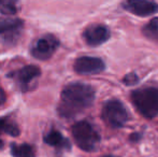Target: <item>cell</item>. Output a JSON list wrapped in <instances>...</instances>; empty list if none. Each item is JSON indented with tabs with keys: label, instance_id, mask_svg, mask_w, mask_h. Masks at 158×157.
Returning <instances> with one entry per match:
<instances>
[{
	"label": "cell",
	"instance_id": "6da1fadb",
	"mask_svg": "<svg viewBox=\"0 0 158 157\" xmlns=\"http://www.w3.org/2000/svg\"><path fill=\"white\" fill-rule=\"evenodd\" d=\"M95 89L88 84L70 83L61 92L59 115L64 118H72L94 103Z\"/></svg>",
	"mask_w": 158,
	"mask_h": 157
},
{
	"label": "cell",
	"instance_id": "7a4b0ae2",
	"mask_svg": "<svg viewBox=\"0 0 158 157\" xmlns=\"http://www.w3.org/2000/svg\"><path fill=\"white\" fill-rule=\"evenodd\" d=\"M131 101L141 115L154 118L158 115V87L146 86L131 93Z\"/></svg>",
	"mask_w": 158,
	"mask_h": 157
},
{
	"label": "cell",
	"instance_id": "3957f363",
	"mask_svg": "<svg viewBox=\"0 0 158 157\" xmlns=\"http://www.w3.org/2000/svg\"><path fill=\"white\" fill-rule=\"evenodd\" d=\"M71 132L77 145L85 152L96 151L101 141L99 132L87 121L77 122L71 128Z\"/></svg>",
	"mask_w": 158,
	"mask_h": 157
},
{
	"label": "cell",
	"instance_id": "277c9868",
	"mask_svg": "<svg viewBox=\"0 0 158 157\" xmlns=\"http://www.w3.org/2000/svg\"><path fill=\"white\" fill-rule=\"evenodd\" d=\"M102 121L111 128H122L129 121V113L123 102L111 99L104 102L101 111Z\"/></svg>",
	"mask_w": 158,
	"mask_h": 157
},
{
	"label": "cell",
	"instance_id": "5b68a950",
	"mask_svg": "<svg viewBox=\"0 0 158 157\" xmlns=\"http://www.w3.org/2000/svg\"><path fill=\"white\" fill-rule=\"evenodd\" d=\"M59 46V40L54 35H45L37 40L31 48V54L39 60H48Z\"/></svg>",
	"mask_w": 158,
	"mask_h": 157
},
{
	"label": "cell",
	"instance_id": "8992f818",
	"mask_svg": "<svg viewBox=\"0 0 158 157\" xmlns=\"http://www.w3.org/2000/svg\"><path fill=\"white\" fill-rule=\"evenodd\" d=\"M40 74H41V71H40L39 67L35 65H28L23 67L22 69L10 73L9 76L14 80L22 92H27L30 89L32 82L39 78Z\"/></svg>",
	"mask_w": 158,
	"mask_h": 157
},
{
	"label": "cell",
	"instance_id": "52a82bcc",
	"mask_svg": "<svg viewBox=\"0 0 158 157\" xmlns=\"http://www.w3.org/2000/svg\"><path fill=\"white\" fill-rule=\"evenodd\" d=\"M73 67L79 74H98L106 69V64L98 57L82 56L75 60Z\"/></svg>",
	"mask_w": 158,
	"mask_h": 157
},
{
	"label": "cell",
	"instance_id": "ba28073f",
	"mask_svg": "<svg viewBox=\"0 0 158 157\" xmlns=\"http://www.w3.org/2000/svg\"><path fill=\"white\" fill-rule=\"evenodd\" d=\"M126 11L137 16H150L158 12V4L148 0H128L122 3Z\"/></svg>",
	"mask_w": 158,
	"mask_h": 157
},
{
	"label": "cell",
	"instance_id": "9c48e42d",
	"mask_svg": "<svg viewBox=\"0 0 158 157\" xmlns=\"http://www.w3.org/2000/svg\"><path fill=\"white\" fill-rule=\"evenodd\" d=\"M83 38L90 46H97L104 43L110 38V30L103 25H90L84 30Z\"/></svg>",
	"mask_w": 158,
	"mask_h": 157
},
{
	"label": "cell",
	"instance_id": "30bf717a",
	"mask_svg": "<svg viewBox=\"0 0 158 157\" xmlns=\"http://www.w3.org/2000/svg\"><path fill=\"white\" fill-rule=\"evenodd\" d=\"M43 140L48 145H52V147L61 150V151L63 150H66V151L71 150V144L69 142V140L67 138H64L58 130L52 129L48 134H46L44 136Z\"/></svg>",
	"mask_w": 158,
	"mask_h": 157
},
{
	"label": "cell",
	"instance_id": "8fae6325",
	"mask_svg": "<svg viewBox=\"0 0 158 157\" xmlns=\"http://www.w3.org/2000/svg\"><path fill=\"white\" fill-rule=\"evenodd\" d=\"M23 25V21L16 17H0V35L17 34Z\"/></svg>",
	"mask_w": 158,
	"mask_h": 157
},
{
	"label": "cell",
	"instance_id": "7c38bea8",
	"mask_svg": "<svg viewBox=\"0 0 158 157\" xmlns=\"http://www.w3.org/2000/svg\"><path fill=\"white\" fill-rule=\"evenodd\" d=\"M1 134L16 137L19 134V128L15 124V122H13L10 118L3 116V118H0V134Z\"/></svg>",
	"mask_w": 158,
	"mask_h": 157
},
{
	"label": "cell",
	"instance_id": "4fadbf2b",
	"mask_svg": "<svg viewBox=\"0 0 158 157\" xmlns=\"http://www.w3.org/2000/svg\"><path fill=\"white\" fill-rule=\"evenodd\" d=\"M11 153H12L13 157H35L33 149L27 143H23V144L12 143Z\"/></svg>",
	"mask_w": 158,
	"mask_h": 157
},
{
	"label": "cell",
	"instance_id": "5bb4252c",
	"mask_svg": "<svg viewBox=\"0 0 158 157\" xmlns=\"http://www.w3.org/2000/svg\"><path fill=\"white\" fill-rule=\"evenodd\" d=\"M143 35L150 40L158 41V17L151 19L142 29Z\"/></svg>",
	"mask_w": 158,
	"mask_h": 157
},
{
	"label": "cell",
	"instance_id": "9a60e30c",
	"mask_svg": "<svg viewBox=\"0 0 158 157\" xmlns=\"http://www.w3.org/2000/svg\"><path fill=\"white\" fill-rule=\"evenodd\" d=\"M0 12L4 15H13L17 12V6L15 2L0 1Z\"/></svg>",
	"mask_w": 158,
	"mask_h": 157
},
{
	"label": "cell",
	"instance_id": "2e32d148",
	"mask_svg": "<svg viewBox=\"0 0 158 157\" xmlns=\"http://www.w3.org/2000/svg\"><path fill=\"white\" fill-rule=\"evenodd\" d=\"M139 82V78L135 73H128L124 76L123 79V83L126 84L128 86H133Z\"/></svg>",
	"mask_w": 158,
	"mask_h": 157
},
{
	"label": "cell",
	"instance_id": "e0dca14e",
	"mask_svg": "<svg viewBox=\"0 0 158 157\" xmlns=\"http://www.w3.org/2000/svg\"><path fill=\"white\" fill-rule=\"evenodd\" d=\"M4 100H6V94H4L3 90L0 88V105H1V103H3Z\"/></svg>",
	"mask_w": 158,
	"mask_h": 157
},
{
	"label": "cell",
	"instance_id": "ac0fdd59",
	"mask_svg": "<svg viewBox=\"0 0 158 157\" xmlns=\"http://www.w3.org/2000/svg\"><path fill=\"white\" fill-rule=\"evenodd\" d=\"M2 149H3V141L0 140V150H2Z\"/></svg>",
	"mask_w": 158,
	"mask_h": 157
},
{
	"label": "cell",
	"instance_id": "d6986e66",
	"mask_svg": "<svg viewBox=\"0 0 158 157\" xmlns=\"http://www.w3.org/2000/svg\"><path fill=\"white\" fill-rule=\"evenodd\" d=\"M102 157H117V156H114V155H104Z\"/></svg>",
	"mask_w": 158,
	"mask_h": 157
}]
</instances>
